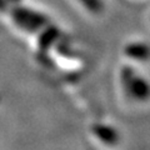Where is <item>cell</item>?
Returning <instances> with one entry per match:
<instances>
[{"label":"cell","instance_id":"1","mask_svg":"<svg viewBox=\"0 0 150 150\" xmlns=\"http://www.w3.org/2000/svg\"><path fill=\"white\" fill-rule=\"evenodd\" d=\"M3 6H4V4H3L1 0H0V8H3Z\"/></svg>","mask_w":150,"mask_h":150}]
</instances>
